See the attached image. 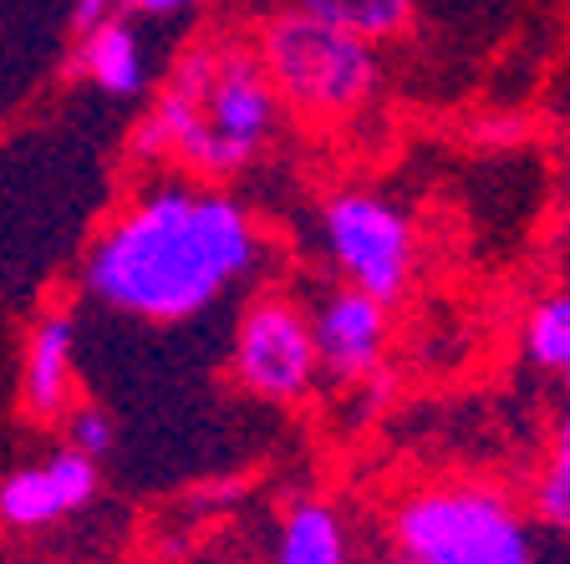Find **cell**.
Here are the masks:
<instances>
[{"instance_id":"10","label":"cell","mask_w":570,"mask_h":564,"mask_svg":"<svg viewBox=\"0 0 570 564\" xmlns=\"http://www.w3.org/2000/svg\"><path fill=\"white\" fill-rule=\"evenodd\" d=\"M77 71L107 97H138L148 82V51H142V36L132 31L128 16H107L102 26L82 31V47H77Z\"/></svg>"},{"instance_id":"3","label":"cell","mask_w":570,"mask_h":564,"mask_svg":"<svg viewBox=\"0 0 570 564\" xmlns=\"http://www.w3.org/2000/svg\"><path fill=\"white\" fill-rule=\"evenodd\" d=\"M392 544L413 564H540V540L504 488L433 483L392 514Z\"/></svg>"},{"instance_id":"11","label":"cell","mask_w":570,"mask_h":564,"mask_svg":"<svg viewBox=\"0 0 570 564\" xmlns=\"http://www.w3.org/2000/svg\"><path fill=\"white\" fill-rule=\"evenodd\" d=\"M275 564H352L342 514L332 504H296L281 518Z\"/></svg>"},{"instance_id":"18","label":"cell","mask_w":570,"mask_h":564,"mask_svg":"<svg viewBox=\"0 0 570 564\" xmlns=\"http://www.w3.org/2000/svg\"><path fill=\"white\" fill-rule=\"evenodd\" d=\"M560 447H570V402H566V417H560V437H556Z\"/></svg>"},{"instance_id":"7","label":"cell","mask_w":570,"mask_h":564,"mask_svg":"<svg viewBox=\"0 0 570 564\" xmlns=\"http://www.w3.org/2000/svg\"><path fill=\"white\" fill-rule=\"evenodd\" d=\"M311 342H316V366L336 382H372L387 346V306L372 295L332 290L311 316Z\"/></svg>"},{"instance_id":"9","label":"cell","mask_w":570,"mask_h":564,"mask_svg":"<svg viewBox=\"0 0 570 564\" xmlns=\"http://www.w3.org/2000/svg\"><path fill=\"white\" fill-rule=\"evenodd\" d=\"M26 412L36 423H57L71 397V316L67 310H47L31 330L26 346V376H21Z\"/></svg>"},{"instance_id":"6","label":"cell","mask_w":570,"mask_h":564,"mask_svg":"<svg viewBox=\"0 0 570 564\" xmlns=\"http://www.w3.org/2000/svg\"><path fill=\"white\" fill-rule=\"evenodd\" d=\"M316 342H311V316L285 300L265 295L245 310L235 330V376L239 387L265 402H296L316 382Z\"/></svg>"},{"instance_id":"15","label":"cell","mask_w":570,"mask_h":564,"mask_svg":"<svg viewBox=\"0 0 570 564\" xmlns=\"http://www.w3.org/2000/svg\"><path fill=\"white\" fill-rule=\"evenodd\" d=\"M71 453H82V458H92V463L112 453V423H107V412L77 407V417H71Z\"/></svg>"},{"instance_id":"8","label":"cell","mask_w":570,"mask_h":564,"mask_svg":"<svg viewBox=\"0 0 570 564\" xmlns=\"http://www.w3.org/2000/svg\"><path fill=\"white\" fill-rule=\"evenodd\" d=\"M97 494V463L82 453H57V458L21 468L0 483V518L11 530H41L57 518L77 514L82 504H92Z\"/></svg>"},{"instance_id":"17","label":"cell","mask_w":570,"mask_h":564,"mask_svg":"<svg viewBox=\"0 0 570 564\" xmlns=\"http://www.w3.org/2000/svg\"><path fill=\"white\" fill-rule=\"evenodd\" d=\"M107 16H112V0H77L71 26H77V36H82V31H92V26H102Z\"/></svg>"},{"instance_id":"4","label":"cell","mask_w":570,"mask_h":564,"mask_svg":"<svg viewBox=\"0 0 570 564\" xmlns=\"http://www.w3.org/2000/svg\"><path fill=\"white\" fill-rule=\"evenodd\" d=\"M255 57L265 67V82L275 87V97L311 118H342L356 112L377 92V51L372 41L342 31L332 21H316L306 11H281L261 26Z\"/></svg>"},{"instance_id":"16","label":"cell","mask_w":570,"mask_h":564,"mask_svg":"<svg viewBox=\"0 0 570 564\" xmlns=\"http://www.w3.org/2000/svg\"><path fill=\"white\" fill-rule=\"evenodd\" d=\"M184 6L189 0H112V11H122V16H174Z\"/></svg>"},{"instance_id":"12","label":"cell","mask_w":570,"mask_h":564,"mask_svg":"<svg viewBox=\"0 0 570 564\" xmlns=\"http://www.w3.org/2000/svg\"><path fill=\"white\" fill-rule=\"evenodd\" d=\"M296 11L342 26L362 41H387L413 21V0H296Z\"/></svg>"},{"instance_id":"20","label":"cell","mask_w":570,"mask_h":564,"mask_svg":"<svg viewBox=\"0 0 570 564\" xmlns=\"http://www.w3.org/2000/svg\"><path fill=\"white\" fill-rule=\"evenodd\" d=\"M560 376H566V402H570V366H566V372H560Z\"/></svg>"},{"instance_id":"19","label":"cell","mask_w":570,"mask_h":564,"mask_svg":"<svg viewBox=\"0 0 570 564\" xmlns=\"http://www.w3.org/2000/svg\"><path fill=\"white\" fill-rule=\"evenodd\" d=\"M377 564H413V560H407V554H397V550H392L387 560H377Z\"/></svg>"},{"instance_id":"2","label":"cell","mask_w":570,"mask_h":564,"mask_svg":"<svg viewBox=\"0 0 570 564\" xmlns=\"http://www.w3.org/2000/svg\"><path fill=\"white\" fill-rule=\"evenodd\" d=\"M168 92L189 97L199 112V178H235L271 142L281 97L245 41H199L168 71Z\"/></svg>"},{"instance_id":"14","label":"cell","mask_w":570,"mask_h":564,"mask_svg":"<svg viewBox=\"0 0 570 564\" xmlns=\"http://www.w3.org/2000/svg\"><path fill=\"white\" fill-rule=\"evenodd\" d=\"M534 514H540V524H546L550 534H560V540L570 544V447H560V443H556V453H550L546 473H540Z\"/></svg>"},{"instance_id":"1","label":"cell","mask_w":570,"mask_h":564,"mask_svg":"<svg viewBox=\"0 0 570 564\" xmlns=\"http://www.w3.org/2000/svg\"><path fill=\"white\" fill-rule=\"evenodd\" d=\"M261 259V229L219 188L158 184L102 229L82 285L132 320H189L209 310Z\"/></svg>"},{"instance_id":"13","label":"cell","mask_w":570,"mask_h":564,"mask_svg":"<svg viewBox=\"0 0 570 564\" xmlns=\"http://www.w3.org/2000/svg\"><path fill=\"white\" fill-rule=\"evenodd\" d=\"M524 352L534 366L546 372H566L570 366V290L550 295L530 310V326H524Z\"/></svg>"},{"instance_id":"5","label":"cell","mask_w":570,"mask_h":564,"mask_svg":"<svg viewBox=\"0 0 570 564\" xmlns=\"http://www.w3.org/2000/svg\"><path fill=\"white\" fill-rule=\"evenodd\" d=\"M321 239L346 285L382 306H392L407 290L413 275V229L403 209L367 188H342L321 204Z\"/></svg>"}]
</instances>
